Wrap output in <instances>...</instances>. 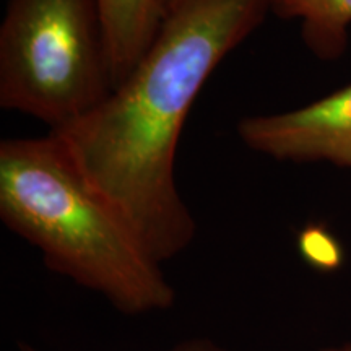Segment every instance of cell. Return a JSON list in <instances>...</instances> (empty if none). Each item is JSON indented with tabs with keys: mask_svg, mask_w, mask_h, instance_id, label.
Masks as SVG:
<instances>
[{
	"mask_svg": "<svg viewBox=\"0 0 351 351\" xmlns=\"http://www.w3.org/2000/svg\"><path fill=\"white\" fill-rule=\"evenodd\" d=\"M161 2H163V7H165V12H166V16L169 15L171 12L174 10L176 7L179 5V3L182 2V0H161Z\"/></svg>",
	"mask_w": 351,
	"mask_h": 351,
	"instance_id": "obj_9",
	"label": "cell"
},
{
	"mask_svg": "<svg viewBox=\"0 0 351 351\" xmlns=\"http://www.w3.org/2000/svg\"><path fill=\"white\" fill-rule=\"evenodd\" d=\"M0 219L47 269L125 315L168 311L176 291L127 223L95 191L59 138L0 143Z\"/></svg>",
	"mask_w": 351,
	"mask_h": 351,
	"instance_id": "obj_2",
	"label": "cell"
},
{
	"mask_svg": "<svg viewBox=\"0 0 351 351\" xmlns=\"http://www.w3.org/2000/svg\"><path fill=\"white\" fill-rule=\"evenodd\" d=\"M300 249L306 262L317 270H335L341 263V249L324 228H306L300 236Z\"/></svg>",
	"mask_w": 351,
	"mask_h": 351,
	"instance_id": "obj_7",
	"label": "cell"
},
{
	"mask_svg": "<svg viewBox=\"0 0 351 351\" xmlns=\"http://www.w3.org/2000/svg\"><path fill=\"white\" fill-rule=\"evenodd\" d=\"M111 91L96 0H8L0 26V106L54 132Z\"/></svg>",
	"mask_w": 351,
	"mask_h": 351,
	"instance_id": "obj_3",
	"label": "cell"
},
{
	"mask_svg": "<svg viewBox=\"0 0 351 351\" xmlns=\"http://www.w3.org/2000/svg\"><path fill=\"white\" fill-rule=\"evenodd\" d=\"M20 351H38L33 346L26 345V343H20ZM165 351H231L226 346L219 345L218 341H215L212 339H207V337H194V339H186L179 343H176L171 348L165 350Z\"/></svg>",
	"mask_w": 351,
	"mask_h": 351,
	"instance_id": "obj_8",
	"label": "cell"
},
{
	"mask_svg": "<svg viewBox=\"0 0 351 351\" xmlns=\"http://www.w3.org/2000/svg\"><path fill=\"white\" fill-rule=\"evenodd\" d=\"M106 41L112 90L143 59L166 20L161 0H96Z\"/></svg>",
	"mask_w": 351,
	"mask_h": 351,
	"instance_id": "obj_5",
	"label": "cell"
},
{
	"mask_svg": "<svg viewBox=\"0 0 351 351\" xmlns=\"http://www.w3.org/2000/svg\"><path fill=\"white\" fill-rule=\"evenodd\" d=\"M245 147L280 161H326L351 169V85L304 108L239 121Z\"/></svg>",
	"mask_w": 351,
	"mask_h": 351,
	"instance_id": "obj_4",
	"label": "cell"
},
{
	"mask_svg": "<svg viewBox=\"0 0 351 351\" xmlns=\"http://www.w3.org/2000/svg\"><path fill=\"white\" fill-rule=\"evenodd\" d=\"M270 12L298 20L306 46L324 60H335L346 49L351 0H270Z\"/></svg>",
	"mask_w": 351,
	"mask_h": 351,
	"instance_id": "obj_6",
	"label": "cell"
},
{
	"mask_svg": "<svg viewBox=\"0 0 351 351\" xmlns=\"http://www.w3.org/2000/svg\"><path fill=\"white\" fill-rule=\"evenodd\" d=\"M320 351H351V340L345 341V343L335 345V346H328V348H324Z\"/></svg>",
	"mask_w": 351,
	"mask_h": 351,
	"instance_id": "obj_10",
	"label": "cell"
},
{
	"mask_svg": "<svg viewBox=\"0 0 351 351\" xmlns=\"http://www.w3.org/2000/svg\"><path fill=\"white\" fill-rule=\"evenodd\" d=\"M267 12L270 0H182L130 75L75 124L51 132L161 265L197 232L176 182L189 112L215 69Z\"/></svg>",
	"mask_w": 351,
	"mask_h": 351,
	"instance_id": "obj_1",
	"label": "cell"
}]
</instances>
